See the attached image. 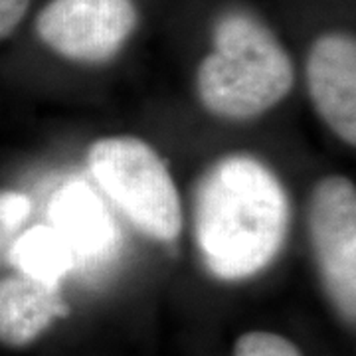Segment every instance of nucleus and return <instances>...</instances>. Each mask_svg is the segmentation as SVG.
<instances>
[{"mask_svg": "<svg viewBox=\"0 0 356 356\" xmlns=\"http://www.w3.org/2000/svg\"><path fill=\"white\" fill-rule=\"evenodd\" d=\"M289 200L271 168L229 154L206 170L194 198V232L204 266L224 281L264 271L287 240Z\"/></svg>", "mask_w": 356, "mask_h": 356, "instance_id": "obj_1", "label": "nucleus"}, {"mask_svg": "<svg viewBox=\"0 0 356 356\" xmlns=\"http://www.w3.org/2000/svg\"><path fill=\"white\" fill-rule=\"evenodd\" d=\"M295 70L266 26L254 16L229 13L214 28V50L198 67V97L210 113L248 121L283 102L293 88Z\"/></svg>", "mask_w": 356, "mask_h": 356, "instance_id": "obj_2", "label": "nucleus"}, {"mask_svg": "<svg viewBox=\"0 0 356 356\" xmlns=\"http://www.w3.org/2000/svg\"><path fill=\"white\" fill-rule=\"evenodd\" d=\"M88 165L105 196L145 236L172 242L182 229V204L163 159L137 137L95 140Z\"/></svg>", "mask_w": 356, "mask_h": 356, "instance_id": "obj_3", "label": "nucleus"}, {"mask_svg": "<svg viewBox=\"0 0 356 356\" xmlns=\"http://www.w3.org/2000/svg\"><path fill=\"white\" fill-rule=\"evenodd\" d=\"M309 232L325 291L355 325L356 317V191L344 177L323 178L309 204Z\"/></svg>", "mask_w": 356, "mask_h": 356, "instance_id": "obj_4", "label": "nucleus"}, {"mask_svg": "<svg viewBox=\"0 0 356 356\" xmlns=\"http://www.w3.org/2000/svg\"><path fill=\"white\" fill-rule=\"evenodd\" d=\"M135 26L133 0H51L38 14L36 32L67 60L99 64L125 46Z\"/></svg>", "mask_w": 356, "mask_h": 356, "instance_id": "obj_5", "label": "nucleus"}, {"mask_svg": "<svg viewBox=\"0 0 356 356\" xmlns=\"http://www.w3.org/2000/svg\"><path fill=\"white\" fill-rule=\"evenodd\" d=\"M307 86L313 105L332 133L356 143V44L346 34H325L307 58Z\"/></svg>", "mask_w": 356, "mask_h": 356, "instance_id": "obj_6", "label": "nucleus"}, {"mask_svg": "<svg viewBox=\"0 0 356 356\" xmlns=\"http://www.w3.org/2000/svg\"><path fill=\"white\" fill-rule=\"evenodd\" d=\"M50 226L86 269L105 266L117 252L119 228L102 196L88 182H70L51 196Z\"/></svg>", "mask_w": 356, "mask_h": 356, "instance_id": "obj_7", "label": "nucleus"}, {"mask_svg": "<svg viewBox=\"0 0 356 356\" xmlns=\"http://www.w3.org/2000/svg\"><path fill=\"white\" fill-rule=\"evenodd\" d=\"M67 315L62 287L14 271L0 280V343L22 348Z\"/></svg>", "mask_w": 356, "mask_h": 356, "instance_id": "obj_8", "label": "nucleus"}, {"mask_svg": "<svg viewBox=\"0 0 356 356\" xmlns=\"http://www.w3.org/2000/svg\"><path fill=\"white\" fill-rule=\"evenodd\" d=\"M6 264L26 277L58 287H62L67 273L77 269L76 257L50 224L20 232L10 243Z\"/></svg>", "mask_w": 356, "mask_h": 356, "instance_id": "obj_9", "label": "nucleus"}, {"mask_svg": "<svg viewBox=\"0 0 356 356\" xmlns=\"http://www.w3.org/2000/svg\"><path fill=\"white\" fill-rule=\"evenodd\" d=\"M234 356H303L299 348L285 337L269 331H250L242 334L236 346Z\"/></svg>", "mask_w": 356, "mask_h": 356, "instance_id": "obj_10", "label": "nucleus"}, {"mask_svg": "<svg viewBox=\"0 0 356 356\" xmlns=\"http://www.w3.org/2000/svg\"><path fill=\"white\" fill-rule=\"evenodd\" d=\"M30 0H0V40L10 36L28 13Z\"/></svg>", "mask_w": 356, "mask_h": 356, "instance_id": "obj_11", "label": "nucleus"}, {"mask_svg": "<svg viewBox=\"0 0 356 356\" xmlns=\"http://www.w3.org/2000/svg\"><path fill=\"white\" fill-rule=\"evenodd\" d=\"M18 236V232H14L13 228H8L4 222H0V264L6 261V255L10 250V243Z\"/></svg>", "mask_w": 356, "mask_h": 356, "instance_id": "obj_12", "label": "nucleus"}]
</instances>
